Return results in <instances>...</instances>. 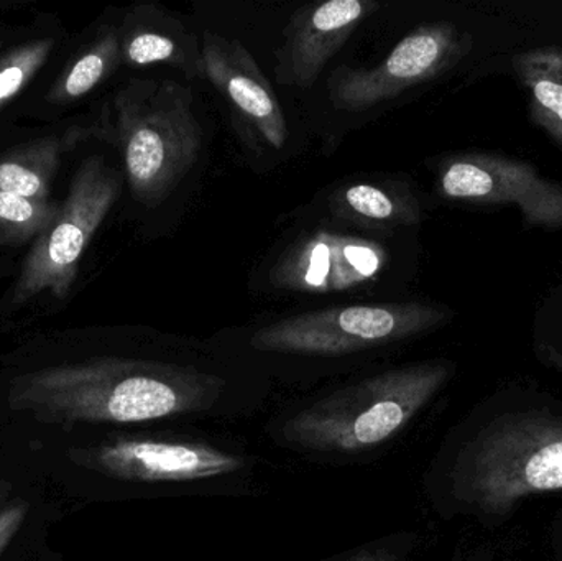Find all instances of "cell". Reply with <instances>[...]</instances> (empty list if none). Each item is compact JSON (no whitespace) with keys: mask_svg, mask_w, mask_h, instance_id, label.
I'll return each instance as SVG.
<instances>
[{"mask_svg":"<svg viewBox=\"0 0 562 561\" xmlns=\"http://www.w3.org/2000/svg\"><path fill=\"white\" fill-rule=\"evenodd\" d=\"M226 379L194 366L104 358L20 375L9 407L46 425H135L224 412Z\"/></svg>","mask_w":562,"mask_h":561,"instance_id":"cell-1","label":"cell"},{"mask_svg":"<svg viewBox=\"0 0 562 561\" xmlns=\"http://www.w3.org/2000/svg\"><path fill=\"white\" fill-rule=\"evenodd\" d=\"M448 362L390 369L281 415L283 447L319 458H359L395 441L451 378Z\"/></svg>","mask_w":562,"mask_h":561,"instance_id":"cell-2","label":"cell"},{"mask_svg":"<svg viewBox=\"0 0 562 561\" xmlns=\"http://www.w3.org/2000/svg\"><path fill=\"white\" fill-rule=\"evenodd\" d=\"M109 141L121 147L132 194L158 206L183 181L203 150L193 94L171 79L135 78L114 99Z\"/></svg>","mask_w":562,"mask_h":561,"instance_id":"cell-3","label":"cell"},{"mask_svg":"<svg viewBox=\"0 0 562 561\" xmlns=\"http://www.w3.org/2000/svg\"><path fill=\"white\" fill-rule=\"evenodd\" d=\"M452 494L472 509L504 514L531 494L562 490V418L505 415L456 457Z\"/></svg>","mask_w":562,"mask_h":561,"instance_id":"cell-4","label":"cell"},{"mask_svg":"<svg viewBox=\"0 0 562 561\" xmlns=\"http://www.w3.org/2000/svg\"><path fill=\"white\" fill-rule=\"evenodd\" d=\"M449 319V312L425 303L339 306L301 313L259 329L250 338L256 351L340 358L396 345Z\"/></svg>","mask_w":562,"mask_h":561,"instance_id":"cell-5","label":"cell"},{"mask_svg":"<svg viewBox=\"0 0 562 561\" xmlns=\"http://www.w3.org/2000/svg\"><path fill=\"white\" fill-rule=\"evenodd\" d=\"M68 460L82 470L122 483L184 490L240 481L246 457L210 441L184 437L122 435L85 448H69Z\"/></svg>","mask_w":562,"mask_h":561,"instance_id":"cell-6","label":"cell"},{"mask_svg":"<svg viewBox=\"0 0 562 561\" xmlns=\"http://www.w3.org/2000/svg\"><path fill=\"white\" fill-rule=\"evenodd\" d=\"M119 194L121 180L101 158L91 157L81 165L59 216L36 237L23 262L13 303H25L45 290L59 300L68 296L79 260Z\"/></svg>","mask_w":562,"mask_h":561,"instance_id":"cell-7","label":"cell"},{"mask_svg":"<svg viewBox=\"0 0 562 561\" xmlns=\"http://www.w3.org/2000/svg\"><path fill=\"white\" fill-rule=\"evenodd\" d=\"M471 38L454 23L419 25L400 40L373 68H339L329 81V99L340 111L360 112L429 81L468 55Z\"/></svg>","mask_w":562,"mask_h":561,"instance_id":"cell-8","label":"cell"},{"mask_svg":"<svg viewBox=\"0 0 562 561\" xmlns=\"http://www.w3.org/2000/svg\"><path fill=\"white\" fill-rule=\"evenodd\" d=\"M439 188L449 200L515 204L530 227H562V184L520 158L488 152L458 155L442 167Z\"/></svg>","mask_w":562,"mask_h":561,"instance_id":"cell-9","label":"cell"},{"mask_svg":"<svg viewBox=\"0 0 562 561\" xmlns=\"http://www.w3.org/2000/svg\"><path fill=\"white\" fill-rule=\"evenodd\" d=\"M385 262L380 244L323 231L297 240L269 277L273 287L288 292H346L375 279Z\"/></svg>","mask_w":562,"mask_h":561,"instance_id":"cell-10","label":"cell"},{"mask_svg":"<svg viewBox=\"0 0 562 561\" xmlns=\"http://www.w3.org/2000/svg\"><path fill=\"white\" fill-rule=\"evenodd\" d=\"M203 72L263 138L280 150L288 137L286 117L269 79L237 40L206 32Z\"/></svg>","mask_w":562,"mask_h":561,"instance_id":"cell-11","label":"cell"},{"mask_svg":"<svg viewBox=\"0 0 562 561\" xmlns=\"http://www.w3.org/2000/svg\"><path fill=\"white\" fill-rule=\"evenodd\" d=\"M379 3L370 0H329L294 19L283 48L284 78L307 89L330 58Z\"/></svg>","mask_w":562,"mask_h":561,"instance_id":"cell-12","label":"cell"},{"mask_svg":"<svg viewBox=\"0 0 562 561\" xmlns=\"http://www.w3.org/2000/svg\"><path fill=\"white\" fill-rule=\"evenodd\" d=\"M528 96L530 115L562 148V46H540L512 59Z\"/></svg>","mask_w":562,"mask_h":561,"instance_id":"cell-13","label":"cell"},{"mask_svg":"<svg viewBox=\"0 0 562 561\" xmlns=\"http://www.w3.org/2000/svg\"><path fill=\"white\" fill-rule=\"evenodd\" d=\"M334 213L369 226H412L422 216L418 201L408 191H389L367 183L340 190L334 197Z\"/></svg>","mask_w":562,"mask_h":561,"instance_id":"cell-14","label":"cell"},{"mask_svg":"<svg viewBox=\"0 0 562 561\" xmlns=\"http://www.w3.org/2000/svg\"><path fill=\"white\" fill-rule=\"evenodd\" d=\"M61 142L40 138L0 158V191L30 200L49 201L58 171Z\"/></svg>","mask_w":562,"mask_h":561,"instance_id":"cell-15","label":"cell"},{"mask_svg":"<svg viewBox=\"0 0 562 561\" xmlns=\"http://www.w3.org/2000/svg\"><path fill=\"white\" fill-rule=\"evenodd\" d=\"M119 58L121 42L117 35L114 32L105 33L59 78L49 91V101L53 104H68L88 94L115 68Z\"/></svg>","mask_w":562,"mask_h":561,"instance_id":"cell-16","label":"cell"},{"mask_svg":"<svg viewBox=\"0 0 562 561\" xmlns=\"http://www.w3.org/2000/svg\"><path fill=\"white\" fill-rule=\"evenodd\" d=\"M190 36H177V33L157 32V30H140L128 36L124 45L125 59L132 65L147 66L155 63H170L180 68L187 76L203 72V58Z\"/></svg>","mask_w":562,"mask_h":561,"instance_id":"cell-17","label":"cell"},{"mask_svg":"<svg viewBox=\"0 0 562 561\" xmlns=\"http://www.w3.org/2000/svg\"><path fill=\"white\" fill-rule=\"evenodd\" d=\"M53 201L30 200L0 191V244H22L42 236L59 216Z\"/></svg>","mask_w":562,"mask_h":561,"instance_id":"cell-18","label":"cell"},{"mask_svg":"<svg viewBox=\"0 0 562 561\" xmlns=\"http://www.w3.org/2000/svg\"><path fill=\"white\" fill-rule=\"evenodd\" d=\"M53 46V38L35 40L16 46L0 58V109L32 81L52 55Z\"/></svg>","mask_w":562,"mask_h":561,"instance_id":"cell-19","label":"cell"},{"mask_svg":"<svg viewBox=\"0 0 562 561\" xmlns=\"http://www.w3.org/2000/svg\"><path fill=\"white\" fill-rule=\"evenodd\" d=\"M409 550H412L409 540L398 536L389 537V539L385 537L321 561H406Z\"/></svg>","mask_w":562,"mask_h":561,"instance_id":"cell-20","label":"cell"},{"mask_svg":"<svg viewBox=\"0 0 562 561\" xmlns=\"http://www.w3.org/2000/svg\"><path fill=\"white\" fill-rule=\"evenodd\" d=\"M30 513V504L23 500H15L7 504L0 513V556L5 552L16 534L26 523Z\"/></svg>","mask_w":562,"mask_h":561,"instance_id":"cell-21","label":"cell"},{"mask_svg":"<svg viewBox=\"0 0 562 561\" xmlns=\"http://www.w3.org/2000/svg\"><path fill=\"white\" fill-rule=\"evenodd\" d=\"M10 493H12V483L9 481L0 480V513H2L3 507L7 506V501H9Z\"/></svg>","mask_w":562,"mask_h":561,"instance_id":"cell-22","label":"cell"}]
</instances>
